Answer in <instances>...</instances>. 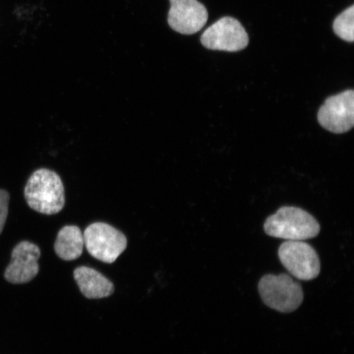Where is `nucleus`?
<instances>
[{
	"instance_id": "f257e3e1",
	"label": "nucleus",
	"mask_w": 354,
	"mask_h": 354,
	"mask_svg": "<svg viewBox=\"0 0 354 354\" xmlns=\"http://www.w3.org/2000/svg\"><path fill=\"white\" fill-rule=\"evenodd\" d=\"M24 194L30 209L39 214H59L65 205L63 181L55 171L46 168H41L30 176Z\"/></svg>"
},
{
	"instance_id": "f03ea898",
	"label": "nucleus",
	"mask_w": 354,
	"mask_h": 354,
	"mask_svg": "<svg viewBox=\"0 0 354 354\" xmlns=\"http://www.w3.org/2000/svg\"><path fill=\"white\" fill-rule=\"evenodd\" d=\"M320 225L308 212L299 207L285 206L270 216L264 223L268 236L286 241H306L320 232Z\"/></svg>"
},
{
	"instance_id": "7ed1b4c3",
	"label": "nucleus",
	"mask_w": 354,
	"mask_h": 354,
	"mask_svg": "<svg viewBox=\"0 0 354 354\" xmlns=\"http://www.w3.org/2000/svg\"><path fill=\"white\" fill-rule=\"evenodd\" d=\"M261 298L269 308L281 313H292L304 300L302 286L287 274L266 275L259 284Z\"/></svg>"
},
{
	"instance_id": "20e7f679",
	"label": "nucleus",
	"mask_w": 354,
	"mask_h": 354,
	"mask_svg": "<svg viewBox=\"0 0 354 354\" xmlns=\"http://www.w3.org/2000/svg\"><path fill=\"white\" fill-rule=\"evenodd\" d=\"M86 249L92 257L105 263H113L127 246L125 236L104 223H93L83 234Z\"/></svg>"
},
{
	"instance_id": "39448f33",
	"label": "nucleus",
	"mask_w": 354,
	"mask_h": 354,
	"mask_svg": "<svg viewBox=\"0 0 354 354\" xmlns=\"http://www.w3.org/2000/svg\"><path fill=\"white\" fill-rule=\"evenodd\" d=\"M278 255L287 271L299 280L311 281L319 275V257L307 243L286 241L279 248Z\"/></svg>"
},
{
	"instance_id": "423d86ee",
	"label": "nucleus",
	"mask_w": 354,
	"mask_h": 354,
	"mask_svg": "<svg viewBox=\"0 0 354 354\" xmlns=\"http://www.w3.org/2000/svg\"><path fill=\"white\" fill-rule=\"evenodd\" d=\"M201 43L211 50L237 52L248 46L249 35L240 21L225 17L203 33Z\"/></svg>"
},
{
	"instance_id": "0eeeda50",
	"label": "nucleus",
	"mask_w": 354,
	"mask_h": 354,
	"mask_svg": "<svg viewBox=\"0 0 354 354\" xmlns=\"http://www.w3.org/2000/svg\"><path fill=\"white\" fill-rule=\"evenodd\" d=\"M317 119L323 128L335 134L351 130L354 124V91H345L326 99Z\"/></svg>"
},
{
	"instance_id": "6e6552de",
	"label": "nucleus",
	"mask_w": 354,
	"mask_h": 354,
	"mask_svg": "<svg viewBox=\"0 0 354 354\" xmlns=\"http://www.w3.org/2000/svg\"><path fill=\"white\" fill-rule=\"evenodd\" d=\"M167 22L175 32L183 35L196 34L202 30L209 19V13L198 0H170Z\"/></svg>"
},
{
	"instance_id": "1a4fd4ad",
	"label": "nucleus",
	"mask_w": 354,
	"mask_h": 354,
	"mask_svg": "<svg viewBox=\"0 0 354 354\" xmlns=\"http://www.w3.org/2000/svg\"><path fill=\"white\" fill-rule=\"evenodd\" d=\"M41 250L29 241H21L12 251L11 262L8 266L4 278L12 284H26L32 281L39 271L38 260Z\"/></svg>"
},
{
	"instance_id": "9d476101",
	"label": "nucleus",
	"mask_w": 354,
	"mask_h": 354,
	"mask_svg": "<svg viewBox=\"0 0 354 354\" xmlns=\"http://www.w3.org/2000/svg\"><path fill=\"white\" fill-rule=\"evenodd\" d=\"M74 279L87 299L107 298L113 294V283L95 269L79 267L74 271Z\"/></svg>"
},
{
	"instance_id": "9b49d317",
	"label": "nucleus",
	"mask_w": 354,
	"mask_h": 354,
	"mask_svg": "<svg viewBox=\"0 0 354 354\" xmlns=\"http://www.w3.org/2000/svg\"><path fill=\"white\" fill-rule=\"evenodd\" d=\"M84 245L85 241L81 229L76 225H66L57 234L55 250L60 259L73 261L82 256Z\"/></svg>"
},
{
	"instance_id": "f8f14e48",
	"label": "nucleus",
	"mask_w": 354,
	"mask_h": 354,
	"mask_svg": "<svg viewBox=\"0 0 354 354\" xmlns=\"http://www.w3.org/2000/svg\"><path fill=\"white\" fill-rule=\"evenodd\" d=\"M336 35L347 42L354 39V6H352L336 17L333 24Z\"/></svg>"
},
{
	"instance_id": "ddd939ff",
	"label": "nucleus",
	"mask_w": 354,
	"mask_h": 354,
	"mask_svg": "<svg viewBox=\"0 0 354 354\" xmlns=\"http://www.w3.org/2000/svg\"><path fill=\"white\" fill-rule=\"evenodd\" d=\"M10 199V194L6 190L0 189V234L3 232L4 225L6 223Z\"/></svg>"
}]
</instances>
